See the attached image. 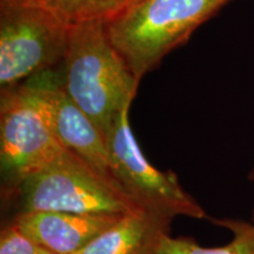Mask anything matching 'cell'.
<instances>
[{"instance_id": "5b68a950", "label": "cell", "mask_w": 254, "mask_h": 254, "mask_svg": "<svg viewBox=\"0 0 254 254\" xmlns=\"http://www.w3.org/2000/svg\"><path fill=\"white\" fill-rule=\"evenodd\" d=\"M69 25L27 0H0V87L17 86L63 63Z\"/></svg>"}, {"instance_id": "6da1fadb", "label": "cell", "mask_w": 254, "mask_h": 254, "mask_svg": "<svg viewBox=\"0 0 254 254\" xmlns=\"http://www.w3.org/2000/svg\"><path fill=\"white\" fill-rule=\"evenodd\" d=\"M62 64L66 92L106 136L140 81L111 43L105 21L71 25Z\"/></svg>"}, {"instance_id": "8fae6325", "label": "cell", "mask_w": 254, "mask_h": 254, "mask_svg": "<svg viewBox=\"0 0 254 254\" xmlns=\"http://www.w3.org/2000/svg\"><path fill=\"white\" fill-rule=\"evenodd\" d=\"M43 6L69 26L85 21H109L133 0H27Z\"/></svg>"}, {"instance_id": "8992f818", "label": "cell", "mask_w": 254, "mask_h": 254, "mask_svg": "<svg viewBox=\"0 0 254 254\" xmlns=\"http://www.w3.org/2000/svg\"><path fill=\"white\" fill-rule=\"evenodd\" d=\"M129 109L123 111L106 134L111 173L124 192L144 211L173 218L205 219L207 214L180 185L176 173L152 166L133 135Z\"/></svg>"}, {"instance_id": "5bb4252c", "label": "cell", "mask_w": 254, "mask_h": 254, "mask_svg": "<svg viewBox=\"0 0 254 254\" xmlns=\"http://www.w3.org/2000/svg\"><path fill=\"white\" fill-rule=\"evenodd\" d=\"M249 178H250V180H251V182H253V183H254V167L252 168V170H251V172H250V176H249Z\"/></svg>"}, {"instance_id": "3957f363", "label": "cell", "mask_w": 254, "mask_h": 254, "mask_svg": "<svg viewBox=\"0 0 254 254\" xmlns=\"http://www.w3.org/2000/svg\"><path fill=\"white\" fill-rule=\"evenodd\" d=\"M66 148L51 124L36 75L0 95V168L2 192L13 195L27 178L39 172Z\"/></svg>"}, {"instance_id": "30bf717a", "label": "cell", "mask_w": 254, "mask_h": 254, "mask_svg": "<svg viewBox=\"0 0 254 254\" xmlns=\"http://www.w3.org/2000/svg\"><path fill=\"white\" fill-rule=\"evenodd\" d=\"M212 221L231 231L233 237L226 245L204 247L190 237L173 238L168 234L157 254H254V221L236 219H212Z\"/></svg>"}, {"instance_id": "ba28073f", "label": "cell", "mask_w": 254, "mask_h": 254, "mask_svg": "<svg viewBox=\"0 0 254 254\" xmlns=\"http://www.w3.org/2000/svg\"><path fill=\"white\" fill-rule=\"evenodd\" d=\"M120 217L123 215L26 211L19 212L13 222L38 246L58 254H74Z\"/></svg>"}, {"instance_id": "7c38bea8", "label": "cell", "mask_w": 254, "mask_h": 254, "mask_svg": "<svg viewBox=\"0 0 254 254\" xmlns=\"http://www.w3.org/2000/svg\"><path fill=\"white\" fill-rule=\"evenodd\" d=\"M39 246L13 221L0 233V254H37Z\"/></svg>"}, {"instance_id": "9a60e30c", "label": "cell", "mask_w": 254, "mask_h": 254, "mask_svg": "<svg viewBox=\"0 0 254 254\" xmlns=\"http://www.w3.org/2000/svg\"><path fill=\"white\" fill-rule=\"evenodd\" d=\"M134 1H136V0H133V2H134Z\"/></svg>"}, {"instance_id": "52a82bcc", "label": "cell", "mask_w": 254, "mask_h": 254, "mask_svg": "<svg viewBox=\"0 0 254 254\" xmlns=\"http://www.w3.org/2000/svg\"><path fill=\"white\" fill-rule=\"evenodd\" d=\"M36 77L46 100L53 132L60 144L101 176L116 182L111 173L106 136L72 100L64 87L63 75L52 68Z\"/></svg>"}, {"instance_id": "4fadbf2b", "label": "cell", "mask_w": 254, "mask_h": 254, "mask_svg": "<svg viewBox=\"0 0 254 254\" xmlns=\"http://www.w3.org/2000/svg\"><path fill=\"white\" fill-rule=\"evenodd\" d=\"M37 254H58V253L52 252V251H50V250H47V249H44V247H40L39 246V250H38Z\"/></svg>"}, {"instance_id": "9c48e42d", "label": "cell", "mask_w": 254, "mask_h": 254, "mask_svg": "<svg viewBox=\"0 0 254 254\" xmlns=\"http://www.w3.org/2000/svg\"><path fill=\"white\" fill-rule=\"evenodd\" d=\"M170 224L168 219L144 209L131 212L74 254H157L170 234Z\"/></svg>"}, {"instance_id": "7a4b0ae2", "label": "cell", "mask_w": 254, "mask_h": 254, "mask_svg": "<svg viewBox=\"0 0 254 254\" xmlns=\"http://www.w3.org/2000/svg\"><path fill=\"white\" fill-rule=\"evenodd\" d=\"M231 0H136L105 23L139 81Z\"/></svg>"}, {"instance_id": "277c9868", "label": "cell", "mask_w": 254, "mask_h": 254, "mask_svg": "<svg viewBox=\"0 0 254 254\" xmlns=\"http://www.w3.org/2000/svg\"><path fill=\"white\" fill-rule=\"evenodd\" d=\"M20 211L124 215L141 209L122 187L65 150L19 186Z\"/></svg>"}]
</instances>
